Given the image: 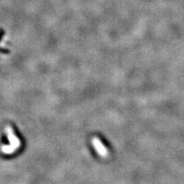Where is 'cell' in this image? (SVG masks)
Segmentation results:
<instances>
[{"label": "cell", "instance_id": "obj_1", "mask_svg": "<svg viewBox=\"0 0 184 184\" xmlns=\"http://www.w3.org/2000/svg\"><path fill=\"white\" fill-rule=\"evenodd\" d=\"M5 131L7 132V136H8L9 142H10V145L2 146V151L5 154H11L19 148L21 142H20L19 139L15 135L11 127H9V126L5 128Z\"/></svg>", "mask_w": 184, "mask_h": 184}, {"label": "cell", "instance_id": "obj_2", "mask_svg": "<svg viewBox=\"0 0 184 184\" xmlns=\"http://www.w3.org/2000/svg\"><path fill=\"white\" fill-rule=\"evenodd\" d=\"M92 143L94 144V147L95 148V150H97V152L99 153V155L101 156V157H107V150L105 148V147L104 146L103 143H101V141L100 140V139L97 137H94L93 140H92Z\"/></svg>", "mask_w": 184, "mask_h": 184}]
</instances>
